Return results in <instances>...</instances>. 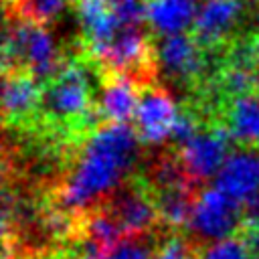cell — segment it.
I'll use <instances>...</instances> for the list:
<instances>
[{"mask_svg": "<svg viewBox=\"0 0 259 259\" xmlns=\"http://www.w3.org/2000/svg\"><path fill=\"white\" fill-rule=\"evenodd\" d=\"M61 67V57L55 45V38L47 30V24L6 16L4 45H2V69L26 71L36 77L40 83L51 81Z\"/></svg>", "mask_w": 259, "mask_h": 259, "instance_id": "2", "label": "cell"}, {"mask_svg": "<svg viewBox=\"0 0 259 259\" xmlns=\"http://www.w3.org/2000/svg\"><path fill=\"white\" fill-rule=\"evenodd\" d=\"M154 245L144 235H127L121 241L103 247L87 249L83 247V259H154Z\"/></svg>", "mask_w": 259, "mask_h": 259, "instance_id": "18", "label": "cell"}, {"mask_svg": "<svg viewBox=\"0 0 259 259\" xmlns=\"http://www.w3.org/2000/svg\"><path fill=\"white\" fill-rule=\"evenodd\" d=\"M202 47L192 34L178 32L164 36L156 49V57L166 75L178 83H192L204 69Z\"/></svg>", "mask_w": 259, "mask_h": 259, "instance_id": "7", "label": "cell"}, {"mask_svg": "<svg viewBox=\"0 0 259 259\" xmlns=\"http://www.w3.org/2000/svg\"><path fill=\"white\" fill-rule=\"evenodd\" d=\"M253 2H259V0H253Z\"/></svg>", "mask_w": 259, "mask_h": 259, "instance_id": "25", "label": "cell"}, {"mask_svg": "<svg viewBox=\"0 0 259 259\" xmlns=\"http://www.w3.org/2000/svg\"><path fill=\"white\" fill-rule=\"evenodd\" d=\"M67 0H4L6 16H18L49 24L63 8Z\"/></svg>", "mask_w": 259, "mask_h": 259, "instance_id": "19", "label": "cell"}, {"mask_svg": "<svg viewBox=\"0 0 259 259\" xmlns=\"http://www.w3.org/2000/svg\"><path fill=\"white\" fill-rule=\"evenodd\" d=\"M154 259H194L190 253V247L178 239V237H170L156 253Z\"/></svg>", "mask_w": 259, "mask_h": 259, "instance_id": "22", "label": "cell"}, {"mask_svg": "<svg viewBox=\"0 0 259 259\" xmlns=\"http://www.w3.org/2000/svg\"><path fill=\"white\" fill-rule=\"evenodd\" d=\"M243 223L245 229L259 227V192L243 202Z\"/></svg>", "mask_w": 259, "mask_h": 259, "instance_id": "23", "label": "cell"}, {"mask_svg": "<svg viewBox=\"0 0 259 259\" xmlns=\"http://www.w3.org/2000/svg\"><path fill=\"white\" fill-rule=\"evenodd\" d=\"M243 225V204L223 188L206 186L194 198L188 231L202 243H214L233 237Z\"/></svg>", "mask_w": 259, "mask_h": 259, "instance_id": "4", "label": "cell"}, {"mask_svg": "<svg viewBox=\"0 0 259 259\" xmlns=\"http://www.w3.org/2000/svg\"><path fill=\"white\" fill-rule=\"evenodd\" d=\"M194 198L196 196L192 192V182H184V184L154 190L158 217L168 227H182V225L188 223Z\"/></svg>", "mask_w": 259, "mask_h": 259, "instance_id": "16", "label": "cell"}, {"mask_svg": "<svg viewBox=\"0 0 259 259\" xmlns=\"http://www.w3.org/2000/svg\"><path fill=\"white\" fill-rule=\"evenodd\" d=\"M42 89L40 81L26 71L4 73L2 107L8 123H18L28 119L40 105Z\"/></svg>", "mask_w": 259, "mask_h": 259, "instance_id": "13", "label": "cell"}, {"mask_svg": "<svg viewBox=\"0 0 259 259\" xmlns=\"http://www.w3.org/2000/svg\"><path fill=\"white\" fill-rule=\"evenodd\" d=\"M198 14L196 0H152L148 2L146 20L162 36L184 32Z\"/></svg>", "mask_w": 259, "mask_h": 259, "instance_id": "14", "label": "cell"}, {"mask_svg": "<svg viewBox=\"0 0 259 259\" xmlns=\"http://www.w3.org/2000/svg\"><path fill=\"white\" fill-rule=\"evenodd\" d=\"M227 130L231 138L245 148L259 144V93H245L231 99Z\"/></svg>", "mask_w": 259, "mask_h": 259, "instance_id": "15", "label": "cell"}, {"mask_svg": "<svg viewBox=\"0 0 259 259\" xmlns=\"http://www.w3.org/2000/svg\"><path fill=\"white\" fill-rule=\"evenodd\" d=\"M178 115L180 113L170 91L152 83L140 93V103L134 117L136 132L144 144H162L172 138Z\"/></svg>", "mask_w": 259, "mask_h": 259, "instance_id": "6", "label": "cell"}, {"mask_svg": "<svg viewBox=\"0 0 259 259\" xmlns=\"http://www.w3.org/2000/svg\"><path fill=\"white\" fill-rule=\"evenodd\" d=\"M38 111L51 123L95 125L93 119L101 115L91 107V79L85 65L69 63L47 81Z\"/></svg>", "mask_w": 259, "mask_h": 259, "instance_id": "3", "label": "cell"}, {"mask_svg": "<svg viewBox=\"0 0 259 259\" xmlns=\"http://www.w3.org/2000/svg\"><path fill=\"white\" fill-rule=\"evenodd\" d=\"M26 259H45V257H26Z\"/></svg>", "mask_w": 259, "mask_h": 259, "instance_id": "24", "label": "cell"}, {"mask_svg": "<svg viewBox=\"0 0 259 259\" xmlns=\"http://www.w3.org/2000/svg\"><path fill=\"white\" fill-rule=\"evenodd\" d=\"M243 12L241 0H206L192 24V36L202 49H212L229 38Z\"/></svg>", "mask_w": 259, "mask_h": 259, "instance_id": "9", "label": "cell"}, {"mask_svg": "<svg viewBox=\"0 0 259 259\" xmlns=\"http://www.w3.org/2000/svg\"><path fill=\"white\" fill-rule=\"evenodd\" d=\"M140 142L136 127L127 123L105 121L93 127L57 194L59 206L65 212H77L115 192L138 160Z\"/></svg>", "mask_w": 259, "mask_h": 259, "instance_id": "1", "label": "cell"}, {"mask_svg": "<svg viewBox=\"0 0 259 259\" xmlns=\"http://www.w3.org/2000/svg\"><path fill=\"white\" fill-rule=\"evenodd\" d=\"M198 123H196V117L192 113H180L176 123H174V130H172V140L182 146L186 144L194 134H198Z\"/></svg>", "mask_w": 259, "mask_h": 259, "instance_id": "21", "label": "cell"}, {"mask_svg": "<svg viewBox=\"0 0 259 259\" xmlns=\"http://www.w3.org/2000/svg\"><path fill=\"white\" fill-rule=\"evenodd\" d=\"M214 184L243 204L247 198L259 192V156H255L251 150L229 154L214 178Z\"/></svg>", "mask_w": 259, "mask_h": 259, "instance_id": "11", "label": "cell"}, {"mask_svg": "<svg viewBox=\"0 0 259 259\" xmlns=\"http://www.w3.org/2000/svg\"><path fill=\"white\" fill-rule=\"evenodd\" d=\"M231 134L227 127H212L194 134L186 144L178 146V158L192 182L217 178L225 160L229 158Z\"/></svg>", "mask_w": 259, "mask_h": 259, "instance_id": "5", "label": "cell"}, {"mask_svg": "<svg viewBox=\"0 0 259 259\" xmlns=\"http://www.w3.org/2000/svg\"><path fill=\"white\" fill-rule=\"evenodd\" d=\"M79 24L83 28L87 55L103 49L121 28H125L107 0H73Z\"/></svg>", "mask_w": 259, "mask_h": 259, "instance_id": "12", "label": "cell"}, {"mask_svg": "<svg viewBox=\"0 0 259 259\" xmlns=\"http://www.w3.org/2000/svg\"><path fill=\"white\" fill-rule=\"evenodd\" d=\"M148 2H152V0H148Z\"/></svg>", "mask_w": 259, "mask_h": 259, "instance_id": "26", "label": "cell"}, {"mask_svg": "<svg viewBox=\"0 0 259 259\" xmlns=\"http://www.w3.org/2000/svg\"><path fill=\"white\" fill-rule=\"evenodd\" d=\"M123 237H127V235L109 208L93 210L85 219L83 247H87V249H103V247H109V245L121 241Z\"/></svg>", "mask_w": 259, "mask_h": 259, "instance_id": "17", "label": "cell"}, {"mask_svg": "<svg viewBox=\"0 0 259 259\" xmlns=\"http://www.w3.org/2000/svg\"><path fill=\"white\" fill-rule=\"evenodd\" d=\"M138 83L123 73L105 71L101 79V97H99V115L109 123H127L136 117L140 91Z\"/></svg>", "mask_w": 259, "mask_h": 259, "instance_id": "10", "label": "cell"}, {"mask_svg": "<svg viewBox=\"0 0 259 259\" xmlns=\"http://www.w3.org/2000/svg\"><path fill=\"white\" fill-rule=\"evenodd\" d=\"M249 253L251 251H249L245 239H239L233 235V237L210 243L204 249V253L200 255V259H245Z\"/></svg>", "mask_w": 259, "mask_h": 259, "instance_id": "20", "label": "cell"}, {"mask_svg": "<svg viewBox=\"0 0 259 259\" xmlns=\"http://www.w3.org/2000/svg\"><path fill=\"white\" fill-rule=\"evenodd\" d=\"M109 210L119 221L125 235H144L152 229L156 219H160L154 194L138 184L117 188L113 192Z\"/></svg>", "mask_w": 259, "mask_h": 259, "instance_id": "8", "label": "cell"}]
</instances>
